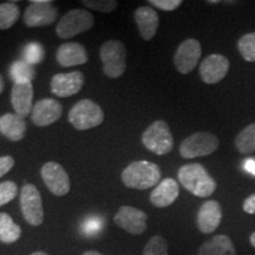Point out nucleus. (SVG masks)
I'll use <instances>...</instances> for the list:
<instances>
[{"label": "nucleus", "mask_w": 255, "mask_h": 255, "mask_svg": "<svg viewBox=\"0 0 255 255\" xmlns=\"http://www.w3.org/2000/svg\"><path fill=\"white\" fill-rule=\"evenodd\" d=\"M63 114V107L57 100L43 98L33 105L31 113L32 122L37 127H47L57 122Z\"/></svg>", "instance_id": "nucleus-15"}, {"label": "nucleus", "mask_w": 255, "mask_h": 255, "mask_svg": "<svg viewBox=\"0 0 255 255\" xmlns=\"http://www.w3.org/2000/svg\"><path fill=\"white\" fill-rule=\"evenodd\" d=\"M84 85V75L81 71L57 73L51 79V92L57 97L65 98L78 94Z\"/></svg>", "instance_id": "nucleus-13"}, {"label": "nucleus", "mask_w": 255, "mask_h": 255, "mask_svg": "<svg viewBox=\"0 0 255 255\" xmlns=\"http://www.w3.org/2000/svg\"><path fill=\"white\" fill-rule=\"evenodd\" d=\"M95 24L94 15L89 11L75 8L66 12L56 25V33L60 39H70L79 33L91 30Z\"/></svg>", "instance_id": "nucleus-6"}, {"label": "nucleus", "mask_w": 255, "mask_h": 255, "mask_svg": "<svg viewBox=\"0 0 255 255\" xmlns=\"http://www.w3.org/2000/svg\"><path fill=\"white\" fill-rule=\"evenodd\" d=\"M235 146L241 154H252L255 151V123L241 130L235 137Z\"/></svg>", "instance_id": "nucleus-24"}, {"label": "nucleus", "mask_w": 255, "mask_h": 255, "mask_svg": "<svg viewBox=\"0 0 255 255\" xmlns=\"http://www.w3.org/2000/svg\"><path fill=\"white\" fill-rule=\"evenodd\" d=\"M0 133L12 142H19L26 133V122L17 114L7 113L0 116Z\"/></svg>", "instance_id": "nucleus-21"}, {"label": "nucleus", "mask_w": 255, "mask_h": 255, "mask_svg": "<svg viewBox=\"0 0 255 255\" xmlns=\"http://www.w3.org/2000/svg\"><path fill=\"white\" fill-rule=\"evenodd\" d=\"M33 87L32 83H14L11 91V103L15 114L26 117L33 109Z\"/></svg>", "instance_id": "nucleus-18"}, {"label": "nucleus", "mask_w": 255, "mask_h": 255, "mask_svg": "<svg viewBox=\"0 0 255 255\" xmlns=\"http://www.w3.org/2000/svg\"><path fill=\"white\" fill-rule=\"evenodd\" d=\"M104 121L103 109L91 100H82L69 111V122L77 130H88L101 126Z\"/></svg>", "instance_id": "nucleus-5"}, {"label": "nucleus", "mask_w": 255, "mask_h": 255, "mask_svg": "<svg viewBox=\"0 0 255 255\" xmlns=\"http://www.w3.org/2000/svg\"><path fill=\"white\" fill-rule=\"evenodd\" d=\"M202 47L200 41L194 38L183 40L177 47L174 55V65L182 75H188L196 68L197 62L201 58Z\"/></svg>", "instance_id": "nucleus-9"}, {"label": "nucleus", "mask_w": 255, "mask_h": 255, "mask_svg": "<svg viewBox=\"0 0 255 255\" xmlns=\"http://www.w3.org/2000/svg\"><path fill=\"white\" fill-rule=\"evenodd\" d=\"M102 227H103V221L102 219L97 218V216H91L89 218L87 221L83 223V234L87 235V237H95L98 233L102 231Z\"/></svg>", "instance_id": "nucleus-32"}, {"label": "nucleus", "mask_w": 255, "mask_h": 255, "mask_svg": "<svg viewBox=\"0 0 255 255\" xmlns=\"http://www.w3.org/2000/svg\"><path fill=\"white\" fill-rule=\"evenodd\" d=\"M143 255H168V242L161 235H155L143 250Z\"/></svg>", "instance_id": "nucleus-29"}, {"label": "nucleus", "mask_w": 255, "mask_h": 255, "mask_svg": "<svg viewBox=\"0 0 255 255\" xmlns=\"http://www.w3.org/2000/svg\"><path fill=\"white\" fill-rule=\"evenodd\" d=\"M245 169H246L248 173L255 175V159H247L245 162Z\"/></svg>", "instance_id": "nucleus-36"}, {"label": "nucleus", "mask_w": 255, "mask_h": 255, "mask_svg": "<svg viewBox=\"0 0 255 255\" xmlns=\"http://www.w3.org/2000/svg\"><path fill=\"white\" fill-rule=\"evenodd\" d=\"M222 220V207L218 201L209 200L202 203L196 216L197 228L203 234H210L219 228Z\"/></svg>", "instance_id": "nucleus-16"}, {"label": "nucleus", "mask_w": 255, "mask_h": 255, "mask_svg": "<svg viewBox=\"0 0 255 255\" xmlns=\"http://www.w3.org/2000/svg\"><path fill=\"white\" fill-rule=\"evenodd\" d=\"M146 221L148 215L131 206H122L114 216V222L132 235L143 234L146 231Z\"/></svg>", "instance_id": "nucleus-11"}, {"label": "nucleus", "mask_w": 255, "mask_h": 255, "mask_svg": "<svg viewBox=\"0 0 255 255\" xmlns=\"http://www.w3.org/2000/svg\"><path fill=\"white\" fill-rule=\"evenodd\" d=\"M219 148V138L214 133L199 131L184 138L180 145V155L183 158L208 156Z\"/></svg>", "instance_id": "nucleus-7"}, {"label": "nucleus", "mask_w": 255, "mask_h": 255, "mask_svg": "<svg viewBox=\"0 0 255 255\" xmlns=\"http://www.w3.org/2000/svg\"><path fill=\"white\" fill-rule=\"evenodd\" d=\"M177 177L184 189L197 197H208L213 195L218 187L216 181L200 163L182 165L178 169Z\"/></svg>", "instance_id": "nucleus-1"}, {"label": "nucleus", "mask_w": 255, "mask_h": 255, "mask_svg": "<svg viewBox=\"0 0 255 255\" xmlns=\"http://www.w3.org/2000/svg\"><path fill=\"white\" fill-rule=\"evenodd\" d=\"M14 158L12 156L6 155L0 157V177H2L13 168Z\"/></svg>", "instance_id": "nucleus-34"}, {"label": "nucleus", "mask_w": 255, "mask_h": 255, "mask_svg": "<svg viewBox=\"0 0 255 255\" xmlns=\"http://www.w3.org/2000/svg\"><path fill=\"white\" fill-rule=\"evenodd\" d=\"M180 194V186L174 178H164L159 182L150 194V202L157 208H165L176 201Z\"/></svg>", "instance_id": "nucleus-19"}, {"label": "nucleus", "mask_w": 255, "mask_h": 255, "mask_svg": "<svg viewBox=\"0 0 255 255\" xmlns=\"http://www.w3.org/2000/svg\"><path fill=\"white\" fill-rule=\"evenodd\" d=\"M197 255H237L234 244L227 235H215L199 248Z\"/></svg>", "instance_id": "nucleus-22"}, {"label": "nucleus", "mask_w": 255, "mask_h": 255, "mask_svg": "<svg viewBox=\"0 0 255 255\" xmlns=\"http://www.w3.org/2000/svg\"><path fill=\"white\" fill-rule=\"evenodd\" d=\"M31 5L24 12V23L28 27H41L49 26L57 20L58 17V8L51 4H34Z\"/></svg>", "instance_id": "nucleus-14"}, {"label": "nucleus", "mask_w": 255, "mask_h": 255, "mask_svg": "<svg viewBox=\"0 0 255 255\" xmlns=\"http://www.w3.org/2000/svg\"><path fill=\"white\" fill-rule=\"evenodd\" d=\"M229 66L231 63L226 56L220 53L207 56L200 65L201 79L206 84H216L227 76Z\"/></svg>", "instance_id": "nucleus-12"}, {"label": "nucleus", "mask_w": 255, "mask_h": 255, "mask_svg": "<svg viewBox=\"0 0 255 255\" xmlns=\"http://www.w3.org/2000/svg\"><path fill=\"white\" fill-rule=\"evenodd\" d=\"M250 242H251L252 246H253V247L255 248V232H254V233H252V234H251V237H250Z\"/></svg>", "instance_id": "nucleus-38"}, {"label": "nucleus", "mask_w": 255, "mask_h": 255, "mask_svg": "<svg viewBox=\"0 0 255 255\" xmlns=\"http://www.w3.org/2000/svg\"><path fill=\"white\" fill-rule=\"evenodd\" d=\"M242 209H244L245 213H247V214H255V194H252L251 196H248L247 199L245 200L244 205H242Z\"/></svg>", "instance_id": "nucleus-35"}, {"label": "nucleus", "mask_w": 255, "mask_h": 255, "mask_svg": "<svg viewBox=\"0 0 255 255\" xmlns=\"http://www.w3.org/2000/svg\"><path fill=\"white\" fill-rule=\"evenodd\" d=\"M161 180V169L149 161H136L122 171L124 186L130 189L145 190L156 186Z\"/></svg>", "instance_id": "nucleus-2"}, {"label": "nucleus", "mask_w": 255, "mask_h": 255, "mask_svg": "<svg viewBox=\"0 0 255 255\" xmlns=\"http://www.w3.org/2000/svg\"><path fill=\"white\" fill-rule=\"evenodd\" d=\"M9 76L14 83H32V79L36 77V70L25 60H17L11 65Z\"/></svg>", "instance_id": "nucleus-25"}, {"label": "nucleus", "mask_w": 255, "mask_h": 255, "mask_svg": "<svg viewBox=\"0 0 255 255\" xmlns=\"http://www.w3.org/2000/svg\"><path fill=\"white\" fill-rule=\"evenodd\" d=\"M133 19L138 28L139 36L144 40H151L155 37L159 25V18L157 12L151 6H141L136 8L133 13Z\"/></svg>", "instance_id": "nucleus-17"}, {"label": "nucleus", "mask_w": 255, "mask_h": 255, "mask_svg": "<svg viewBox=\"0 0 255 255\" xmlns=\"http://www.w3.org/2000/svg\"><path fill=\"white\" fill-rule=\"evenodd\" d=\"M4 87H5V84H4V78H2V76L0 75V95H1V92L4 91Z\"/></svg>", "instance_id": "nucleus-37"}, {"label": "nucleus", "mask_w": 255, "mask_h": 255, "mask_svg": "<svg viewBox=\"0 0 255 255\" xmlns=\"http://www.w3.org/2000/svg\"><path fill=\"white\" fill-rule=\"evenodd\" d=\"M88 59L89 57L85 47L76 41L62 44L56 52V60L63 68L83 65L88 62Z\"/></svg>", "instance_id": "nucleus-20"}, {"label": "nucleus", "mask_w": 255, "mask_h": 255, "mask_svg": "<svg viewBox=\"0 0 255 255\" xmlns=\"http://www.w3.org/2000/svg\"><path fill=\"white\" fill-rule=\"evenodd\" d=\"M24 59L25 62L34 65V64L40 63L41 60L45 57V51L44 47L41 46V44L37 43V41H31L26 46L24 47Z\"/></svg>", "instance_id": "nucleus-28"}, {"label": "nucleus", "mask_w": 255, "mask_h": 255, "mask_svg": "<svg viewBox=\"0 0 255 255\" xmlns=\"http://www.w3.org/2000/svg\"><path fill=\"white\" fill-rule=\"evenodd\" d=\"M218 2H220L218 0H210V1H208V4H218Z\"/></svg>", "instance_id": "nucleus-41"}, {"label": "nucleus", "mask_w": 255, "mask_h": 255, "mask_svg": "<svg viewBox=\"0 0 255 255\" xmlns=\"http://www.w3.org/2000/svg\"><path fill=\"white\" fill-rule=\"evenodd\" d=\"M142 143L155 155L169 154L174 148V138L168 123L162 120L152 122L142 133Z\"/></svg>", "instance_id": "nucleus-3"}, {"label": "nucleus", "mask_w": 255, "mask_h": 255, "mask_svg": "<svg viewBox=\"0 0 255 255\" xmlns=\"http://www.w3.org/2000/svg\"><path fill=\"white\" fill-rule=\"evenodd\" d=\"M20 17V8L15 2L0 4V30H7L17 23Z\"/></svg>", "instance_id": "nucleus-26"}, {"label": "nucleus", "mask_w": 255, "mask_h": 255, "mask_svg": "<svg viewBox=\"0 0 255 255\" xmlns=\"http://www.w3.org/2000/svg\"><path fill=\"white\" fill-rule=\"evenodd\" d=\"M20 209L28 225L38 227L44 221V209L41 195L34 184L27 183L20 191Z\"/></svg>", "instance_id": "nucleus-8"}, {"label": "nucleus", "mask_w": 255, "mask_h": 255, "mask_svg": "<svg viewBox=\"0 0 255 255\" xmlns=\"http://www.w3.org/2000/svg\"><path fill=\"white\" fill-rule=\"evenodd\" d=\"M83 255H102V254L98 253V252H96V251H87V252H84V254Z\"/></svg>", "instance_id": "nucleus-39"}, {"label": "nucleus", "mask_w": 255, "mask_h": 255, "mask_svg": "<svg viewBox=\"0 0 255 255\" xmlns=\"http://www.w3.org/2000/svg\"><path fill=\"white\" fill-rule=\"evenodd\" d=\"M238 50L246 62L255 63V32L244 34L239 39Z\"/></svg>", "instance_id": "nucleus-27"}, {"label": "nucleus", "mask_w": 255, "mask_h": 255, "mask_svg": "<svg viewBox=\"0 0 255 255\" xmlns=\"http://www.w3.org/2000/svg\"><path fill=\"white\" fill-rule=\"evenodd\" d=\"M82 4L89 8L95 9V11L103 12V13L114 12L119 6V2L116 0H97V1H95V0H83Z\"/></svg>", "instance_id": "nucleus-30"}, {"label": "nucleus", "mask_w": 255, "mask_h": 255, "mask_svg": "<svg viewBox=\"0 0 255 255\" xmlns=\"http://www.w3.org/2000/svg\"><path fill=\"white\" fill-rule=\"evenodd\" d=\"M149 4L162 11H175L182 5V0H149Z\"/></svg>", "instance_id": "nucleus-33"}, {"label": "nucleus", "mask_w": 255, "mask_h": 255, "mask_svg": "<svg viewBox=\"0 0 255 255\" xmlns=\"http://www.w3.org/2000/svg\"><path fill=\"white\" fill-rule=\"evenodd\" d=\"M18 187L12 181H5L0 183V207L11 202L17 196Z\"/></svg>", "instance_id": "nucleus-31"}, {"label": "nucleus", "mask_w": 255, "mask_h": 255, "mask_svg": "<svg viewBox=\"0 0 255 255\" xmlns=\"http://www.w3.org/2000/svg\"><path fill=\"white\" fill-rule=\"evenodd\" d=\"M31 255H49V254H46L45 252H34V253H32Z\"/></svg>", "instance_id": "nucleus-40"}, {"label": "nucleus", "mask_w": 255, "mask_h": 255, "mask_svg": "<svg viewBox=\"0 0 255 255\" xmlns=\"http://www.w3.org/2000/svg\"><path fill=\"white\" fill-rule=\"evenodd\" d=\"M40 175L53 195L64 196L70 191V177L66 170L57 162H47L41 167Z\"/></svg>", "instance_id": "nucleus-10"}, {"label": "nucleus", "mask_w": 255, "mask_h": 255, "mask_svg": "<svg viewBox=\"0 0 255 255\" xmlns=\"http://www.w3.org/2000/svg\"><path fill=\"white\" fill-rule=\"evenodd\" d=\"M21 237V228L7 213H0V241L13 244Z\"/></svg>", "instance_id": "nucleus-23"}, {"label": "nucleus", "mask_w": 255, "mask_h": 255, "mask_svg": "<svg viewBox=\"0 0 255 255\" xmlns=\"http://www.w3.org/2000/svg\"><path fill=\"white\" fill-rule=\"evenodd\" d=\"M100 57L105 76L119 78L127 69V50L121 40H108L101 46Z\"/></svg>", "instance_id": "nucleus-4"}]
</instances>
